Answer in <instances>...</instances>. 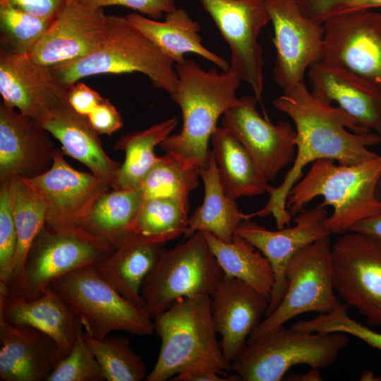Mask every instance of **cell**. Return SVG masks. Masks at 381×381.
<instances>
[{
    "mask_svg": "<svg viewBox=\"0 0 381 381\" xmlns=\"http://www.w3.org/2000/svg\"><path fill=\"white\" fill-rule=\"evenodd\" d=\"M328 216L320 204L296 214L293 227L271 231L250 219L239 225L236 234L259 250L268 259L274 272V283L265 316L278 306L285 294L286 270L291 258L305 246L330 236L324 223Z\"/></svg>",
    "mask_w": 381,
    "mask_h": 381,
    "instance_id": "ac0fdd59",
    "label": "cell"
},
{
    "mask_svg": "<svg viewBox=\"0 0 381 381\" xmlns=\"http://www.w3.org/2000/svg\"><path fill=\"white\" fill-rule=\"evenodd\" d=\"M0 94L6 106L38 121L69 104L68 88L49 67L28 54L1 48Z\"/></svg>",
    "mask_w": 381,
    "mask_h": 381,
    "instance_id": "e0dca14e",
    "label": "cell"
},
{
    "mask_svg": "<svg viewBox=\"0 0 381 381\" xmlns=\"http://www.w3.org/2000/svg\"><path fill=\"white\" fill-rule=\"evenodd\" d=\"M36 119L0 102V183L32 179L52 166L56 147Z\"/></svg>",
    "mask_w": 381,
    "mask_h": 381,
    "instance_id": "d6986e66",
    "label": "cell"
},
{
    "mask_svg": "<svg viewBox=\"0 0 381 381\" xmlns=\"http://www.w3.org/2000/svg\"><path fill=\"white\" fill-rule=\"evenodd\" d=\"M69 0H0V4L9 5L30 14L56 18Z\"/></svg>",
    "mask_w": 381,
    "mask_h": 381,
    "instance_id": "f6af8a7d",
    "label": "cell"
},
{
    "mask_svg": "<svg viewBox=\"0 0 381 381\" xmlns=\"http://www.w3.org/2000/svg\"><path fill=\"white\" fill-rule=\"evenodd\" d=\"M90 123L99 134L111 135L123 127L120 113L112 103L104 98L87 116Z\"/></svg>",
    "mask_w": 381,
    "mask_h": 381,
    "instance_id": "7bdbcfd3",
    "label": "cell"
},
{
    "mask_svg": "<svg viewBox=\"0 0 381 381\" xmlns=\"http://www.w3.org/2000/svg\"><path fill=\"white\" fill-rule=\"evenodd\" d=\"M79 317L85 332L103 339L113 331L150 335L154 321L145 309L126 299L105 278L97 264L73 270L49 286Z\"/></svg>",
    "mask_w": 381,
    "mask_h": 381,
    "instance_id": "52a82bcc",
    "label": "cell"
},
{
    "mask_svg": "<svg viewBox=\"0 0 381 381\" xmlns=\"http://www.w3.org/2000/svg\"><path fill=\"white\" fill-rule=\"evenodd\" d=\"M172 381H240L241 377L234 375H225L212 370H199L180 373L174 376Z\"/></svg>",
    "mask_w": 381,
    "mask_h": 381,
    "instance_id": "bcb514c9",
    "label": "cell"
},
{
    "mask_svg": "<svg viewBox=\"0 0 381 381\" xmlns=\"http://www.w3.org/2000/svg\"><path fill=\"white\" fill-rule=\"evenodd\" d=\"M106 239L82 226L54 228L44 224L28 251L20 279L0 294L18 300L42 296L58 277L76 268L98 264L115 250Z\"/></svg>",
    "mask_w": 381,
    "mask_h": 381,
    "instance_id": "ba28073f",
    "label": "cell"
},
{
    "mask_svg": "<svg viewBox=\"0 0 381 381\" xmlns=\"http://www.w3.org/2000/svg\"><path fill=\"white\" fill-rule=\"evenodd\" d=\"M349 231L364 234L381 240V210L355 224Z\"/></svg>",
    "mask_w": 381,
    "mask_h": 381,
    "instance_id": "7dc6e473",
    "label": "cell"
},
{
    "mask_svg": "<svg viewBox=\"0 0 381 381\" xmlns=\"http://www.w3.org/2000/svg\"><path fill=\"white\" fill-rule=\"evenodd\" d=\"M189 207L169 198L145 200L131 233L166 243L184 235L188 226Z\"/></svg>",
    "mask_w": 381,
    "mask_h": 381,
    "instance_id": "e575fe53",
    "label": "cell"
},
{
    "mask_svg": "<svg viewBox=\"0 0 381 381\" xmlns=\"http://www.w3.org/2000/svg\"><path fill=\"white\" fill-rule=\"evenodd\" d=\"M80 4L93 8H102L109 6H123L146 14L150 18L159 19L163 13L176 8V0H75Z\"/></svg>",
    "mask_w": 381,
    "mask_h": 381,
    "instance_id": "b9f144b4",
    "label": "cell"
},
{
    "mask_svg": "<svg viewBox=\"0 0 381 381\" xmlns=\"http://www.w3.org/2000/svg\"><path fill=\"white\" fill-rule=\"evenodd\" d=\"M153 321L161 347L147 381H165L180 373L199 370L226 375L232 370L217 339L210 296L179 299Z\"/></svg>",
    "mask_w": 381,
    "mask_h": 381,
    "instance_id": "277c9868",
    "label": "cell"
},
{
    "mask_svg": "<svg viewBox=\"0 0 381 381\" xmlns=\"http://www.w3.org/2000/svg\"><path fill=\"white\" fill-rule=\"evenodd\" d=\"M272 104L288 115L295 125L296 156L282 183L277 188L268 187L270 198L264 207L246 214V217L250 219L272 214L280 229L289 226L292 217L286 209V198L303 178L308 164L322 159L345 165L375 159L379 155L368 147L380 144L381 135L360 126L340 107L316 98L304 82L283 92Z\"/></svg>",
    "mask_w": 381,
    "mask_h": 381,
    "instance_id": "6da1fadb",
    "label": "cell"
},
{
    "mask_svg": "<svg viewBox=\"0 0 381 381\" xmlns=\"http://www.w3.org/2000/svg\"><path fill=\"white\" fill-rule=\"evenodd\" d=\"M309 18L320 23L346 12L381 8V0H298Z\"/></svg>",
    "mask_w": 381,
    "mask_h": 381,
    "instance_id": "60d3db41",
    "label": "cell"
},
{
    "mask_svg": "<svg viewBox=\"0 0 381 381\" xmlns=\"http://www.w3.org/2000/svg\"><path fill=\"white\" fill-rule=\"evenodd\" d=\"M376 196L377 199L381 202V176L378 180L376 188Z\"/></svg>",
    "mask_w": 381,
    "mask_h": 381,
    "instance_id": "681fc988",
    "label": "cell"
},
{
    "mask_svg": "<svg viewBox=\"0 0 381 381\" xmlns=\"http://www.w3.org/2000/svg\"><path fill=\"white\" fill-rule=\"evenodd\" d=\"M55 18L0 4L1 48L28 55Z\"/></svg>",
    "mask_w": 381,
    "mask_h": 381,
    "instance_id": "8d00e7d4",
    "label": "cell"
},
{
    "mask_svg": "<svg viewBox=\"0 0 381 381\" xmlns=\"http://www.w3.org/2000/svg\"><path fill=\"white\" fill-rule=\"evenodd\" d=\"M144 201L139 188L108 190L95 201L81 226L116 248L130 234Z\"/></svg>",
    "mask_w": 381,
    "mask_h": 381,
    "instance_id": "4dcf8cb0",
    "label": "cell"
},
{
    "mask_svg": "<svg viewBox=\"0 0 381 381\" xmlns=\"http://www.w3.org/2000/svg\"><path fill=\"white\" fill-rule=\"evenodd\" d=\"M224 276L206 239L197 231L186 242L164 248L142 286L145 309L154 319L179 299L211 297Z\"/></svg>",
    "mask_w": 381,
    "mask_h": 381,
    "instance_id": "9c48e42d",
    "label": "cell"
},
{
    "mask_svg": "<svg viewBox=\"0 0 381 381\" xmlns=\"http://www.w3.org/2000/svg\"><path fill=\"white\" fill-rule=\"evenodd\" d=\"M83 337L99 362L107 381L146 380L147 368L128 338L107 335L97 339L85 332Z\"/></svg>",
    "mask_w": 381,
    "mask_h": 381,
    "instance_id": "d590c367",
    "label": "cell"
},
{
    "mask_svg": "<svg viewBox=\"0 0 381 381\" xmlns=\"http://www.w3.org/2000/svg\"><path fill=\"white\" fill-rule=\"evenodd\" d=\"M311 93L328 104L336 102L357 123L381 135V94L351 75L320 62L308 68Z\"/></svg>",
    "mask_w": 381,
    "mask_h": 381,
    "instance_id": "cb8c5ba5",
    "label": "cell"
},
{
    "mask_svg": "<svg viewBox=\"0 0 381 381\" xmlns=\"http://www.w3.org/2000/svg\"><path fill=\"white\" fill-rule=\"evenodd\" d=\"M0 314L13 325L32 327L49 335L56 342L62 359L70 353L83 325L77 314L49 286L42 296L31 301L0 294Z\"/></svg>",
    "mask_w": 381,
    "mask_h": 381,
    "instance_id": "603a6c76",
    "label": "cell"
},
{
    "mask_svg": "<svg viewBox=\"0 0 381 381\" xmlns=\"http://www.w3.org/2000/svg\"><path fill=\"white\" fill-rule=\"evenodd\" d=\"M231 52L229 69L247 83L261 100L264 60L258 37L270 21L263 0H198Z\"/></svg>",
    "mask_w": 381,
    "mask_h": 381,
    "instance_id": "4fadbf2b",
    "label": "cell"
},
{
    "mask_svg": "<svg viewBox=\"0 0 381 381\" xmlns=\"http://www.w3.org/2000/svg\"><path fill=\"white\" fill-rule=\"evenodd\" d=\"M83 325L68 356L59 361L47 381H103L102 369L83 337Z\"/></svg>",
    "mask_w": 381,
    "mask_h": 381,
    "instance_id": "f35d334b",
    "label": "cell"
},
{
    "mask_svg": "<svg viewBox=\"0 0 381 381\" xmlns=\"http://www.w3.org/2000/svg\"><path fill=\"white\" fill-rule=\"evenodd\" d=\"M211 140L219 180L227 196L236 200L267 193L269 180L229 130L217 127Z\"/></svg>",
    "mask_w": 381,
    "mask_h": 381,
    "instance_id": "f1b7e54d",
    "label": "cell"
},
{
    "mask_svg": "<svg viewBox=\"0 0 381 381\" xmlns=\"http://www.w3.org/2000/svg\"><path fill=\"white\" fill-rule=\"evenodd\" d=\"M286 290L278 306L266 315L250 334L247 342L284 325L303 313H329L341 303L333 284L329 236L301 249L286 270Z\"/></svg>",
    "mask_w": 381,
    "mask_h": 381,
    "instance_id": "30bf717a",
    "label": "cell"
},
{
    "mask_svg": "<svg viewBox=\"0 0 381 381\" xmlns=\"http://www.w3.org/2000/svg\"><path fill=\"white\" fill-rule=\"evenodd\" d=\"M274 28L275 83L288 91L304 82L306 71L320 61L323 23L306 17L296 0H263Z\"/></svg>",
    "mask_w": 381,
    "mask_h": 381,
    "instance_id": "5bb4252c",
    "label": "cell"
},
{
    "mask_svg": "<svg viewBox=\"0 0 381 381\" xmlns=\"http://www.w3.org/2000/svg\"><path fill=\"white\" fill-rule=\"evenodd\" d=\"M104 98L83 83L77 82L68 88V102L78 114L87 116Z\"/></svg>",
    "mask_w": 381,
    "mask_h": 381,
    "instance_id": "ee69618b",
    "label": "cell"
},
{
    "mask_svg": "<svg viewBox=\"0 0 381 381\" xmlns=\"http://www.w3.org/2000/svg\"><path fill=\"white\" fill-rule=\"evenodd\" d=\"M176 125V118H171L144 131L123 135L117 140L114 148L123 151L125 159L113 189L140 187L159 159L155 147L170 135Z\"/></svg>",
    "mask_w": 381,
    "mask_h": 381,
    "instance_id": "1f68e13d",
    "label": "cell"
},
{
    "mask_svg": "<svg viewBox=\"0 0 381 381\" xmlns=\"http://www.w3.org/2000/svg\"><path fill=\"white\" fill-rule=\"evenodd\" d=\"M381 176V155L356 164H339L322 159L312 163L306 175L290 190L286 209L296 216L315 198L322 196V207L334 211L324 223L331 234H344L357 222L381 210L376 188Z\"/></svg>",
    "mask_w": 381,
    "mask_h": 381,
    "instance_id": "3957f363",
    "label": "cell"
},
{
    "mask_svg": "<svg viewBox=\"0 0 381 381\" xmlns=\"http://www.w3.org/2000/svg\"><path fill=\"white\" fill-rule=\"evenodd\" d=\"M62 359L56 342L32 327L13 325L0 314V379L47 381Z\"/></svg>",
    "mask_w": 381,
    "mask_h": 381,
    "instance_id": "7402d4cb",
    "label": "cell"
},
{
    "mask_svg": "<svg viewBox=\"0 0 381 381\" xmlns=\"http://www.w3.org/2000/svg\"><path fill=\"white\" fill-rule=\"evenodd\" d=\"M107 17L102 8L69 0L28 56L49 68L84 58L99 44Z\"/></svg>",
    "mask_w": 381,
    "mask_h": 381,
    "instance_id": "ffe728a7",
    "label": "cell"
},
{
    "mask_svg": "<svg viewBox=\"0 0 381 381\" xmlns=\"http://www.w3.org/2000/svg\"><path fill=\"white\" fill-rule=\"evenodd\" d=\"M320 63L344 71L381 94V13H343L324 23Z\"/></svg>",
    "mask_w": 381,
    "mask_h": 381,
    "instance_id": "8fae6325",
    "label": "cell"
},
{
    "mask_svg": "<svg viewBox=\"0 0 381 381\" xmlns=\"http://www.w3.org/2000/svg\"><path fill=\"white\" fill-rule=\"evenodd\" d=\"M200 176L204 184V200L190 217L184 237L188 238L197 231H207L224 242H230L246 220V213L238 208L235 199L225 194L212 150L207 164L200 169Z\"/></svg>",
    "mask_w": 381,
    "mask_h": 381,
    "instance_id": "83f0119b",
    "label": "cell"
},
{
    "mask_svg": "<svg viewBox=\"0 0 381 381\" xmlns=\"http://www.w3.org/2000/svg\"><path fill=\"white\" fill-rule=\"evenodd\" d=\"M18 248V235L9 201L8 182L0 183V288L11 284Z\"/></svg>",
    "mask_w": 381,
    "mask_h": 381,
    "instance_id": "ab89813d",
    "label": "cell"
},
{
    "mask_svg": "<svg viewBox=\"0 0 381 381\" xmlns=\"http://www.w3.org/2000/svg\"><path fill=\"white\" fill-rule=\"evenodd\" d=\"M320 369L310 368L305 374H289L285 375L288 380L291 381H320L322 378L320 375Z\"/></svg>",
    "mask_w": 381,
    "mask_h": 381,
    "instance_id": "c3c4849f",
    "label": "cell"
},
{
    "mask_svg": "<svg viewBox=\"0 0 381 381\" xmlns=\"http://www.w3.org/2000/svg\"><path fill=\"white\" fill-rule=\"evenodd\" d=\"M57 148L51 167L44 174L22 178L46 206V224L54 228L81 226L98 198L109 190V183L92 172L70 165Z\"/></svg>",
    "mask_w": 381,
    "mask_h": 381,
    "instance_id": "9a60e30c",
    "label": "cell"
},
{
    "mask_svg": "<svg viewBox=\"0 0 381 381\" xmlns=\"http://www.w3.org/2000/svg\"><path fill=\"white\" fill-rule=\"evenodd\" d=\"M333 284L349 308L381 328V240L348 231L332 246Z\"/></svg>",
    "mask_w": 381,
    "mask_h": 381,
    "instance_id": "7c38bea8",
    "label": "cell"
},
{
    "mask_svg": "<svg viewBox=\"0 0 381 381\" xmlns=\"http://www.w3.org/2000/svg\"><path fill=\"white\" fill-rule=\"evenodd\" d=\"M349 307L339 303L335 310L318 314L310 320H300L291 325L295 329L318 332H341L353 336L381 353V333L351 318Z\"/></svg>",
    "mask_w": 381,
    "mask_h": 381,
    "instance_id": "74e56055",
    "label": "cell"
},
{
    "mask_svg": "<svg viewBox=\"0 0 381 381\" xmlns=\"http://www.w3.org/2000/svg\"><path fill=\"white\" fill-rule=\"evenodd\" d=\"M200 169L171 155L159 157L138 188L145 200L169 198L189 207L188 196L199 183Z\"/></svg>",
    "mask_w": 381,
    "mask_h": 381,
    "instance_id": "836d02e7",
    "label": "cell"
},
{
    "mask_svg": "<svg viewBox=\"0 0 381 381\" xmlns=\"http://www.w3.org/2000/svg\"><path fill=\"white\" fill-rule=\"evenodd\" d=\"M39 122L60 142L64 155L83 164L114 188L121 164L106 153L87 116L77 113L68 104Z\"/></svg>",
    "mask_w": 381,
    "mask_h": 381,
    "instance_id": "d4e9b609",
    "label": "cell"
},
{
    "mask_svg": "<svg viewBox=\"0 0 381 381\" xmlns=\"http://www.w3.org/2000/svg\"><path fill=\"white\" fill-rule=\"evenodd\" d=\"M165 243L130 234L97 266L105 278L127 300L145 309L141 289Z\"/></svg>",
    "mask_w": 381,
    "mask_h": 381,
    "instance_id": "4316f807",
    "label": "cell"
},
{
    "mask_svg": "<svg viewBox=\"0 0 381 381\" xmlns=\"http://www.w3.org/2000/svg\"><path fill=\"white\" fill-rule=\"evenodd\" d=\"M125 18L153 41L175 64L184 61L185 54L193 53L213 63L223 71L229 69L230 65L225 59L203 46L199 35V23L181 8L176 7L166 13L164 21L135 13H129Z\"/></svg>",
    "mask_w": 381,
    "mask_h": 381,
    "instance_id": "484cf974",
    "label": "cell"
},
{
    "mask_svg": "<svg viewBox=\"0 0 381 381\" xmlns=\"http://www.w3.org/2000/svg\"><path fill=\"white\" fill-rule=\"evenodd\" d=\"M258 100L243 96L222 116V127L241 143L269 181L294 162L296 133L289 122L273 124L256 109Z\"/></svg>",
    "mask_w": 381,
    "mask_h": 381,
    "instance_id": "2e32d148",
    "label": "cell"
},
{
    "mask_svg": "<svg viewBox=\"0 0 381 381\" xmlns=\"http://www.w3.org/2000/svg\"><path fill=\"white\" fill-rule=\"evenodd\" d=\"M175 62L125 17L108 16L102 39L91 54L51 71L66 88L85 77L141 73L152 85L172 95L178 75Z\"/></svg>",
    "mask_w": 381,
    "mask_h": 381,
    "instance_id": "5b68a950",
    "label": "cell"
},
{
    "mask_svg": "<svg viewBox=\"0 0 381 381\" xmlns=\"http://www.w3.org/2000/svg\"><path fill=\"white\" fill-rule=\"evenodd\" d=\"M8 190L11 210L18 235V248L11 286L20 279L30 248L46 223V206L22 178L12 179L8 182Z\"/></svg>",
    "mask_w": 381,
    "mask_h": 381,
    "instance_id": "d6a6232c",
    "label": "cell"
},
{
    "mask_svg": "<svg viewBox=\"0 0 381 381\" xmlns=\"http://www.w3.org/2000/svg\"><path fill=\"white\" fill-rule=\"evenodd\" d=\"M348 334L298 330L284 325L247 342L232 361L242 381H280L294 365L331 367L349 344Z\"/></svg>",
    "mask_w": 381,
    "mask_h": 381,
    "instance_id": "8992f818",
    "label": "cell"
},
{
    "mask_svg": "<svg viewBox=\"0 0 381 381\" xmlns=\"http://www.w3.org/2000/svg\"><path fill=\"white\" fill-rule=\"evenodd\" d=\"M178 83L171 99L181 108V132L168 136L159 145L165 153L199 169L209 160V140L217 123L238 100L236 91L241 80L231 69L218 72L202 69L195 61L175 64Z\"/></svg>",
    "mask_w": 381,
    "mask_h": 381,
    "instance_id": "7a4b0ae2",
    "label": "cell"
},
{
    "mask_svg": "<svg viewBox=\"0 0 381 381\" xmlns=\"http://www.w3.org/2000/svg\"><path fill=\"white\" fill-rule=\"evenodd\" d=\"M268 306L269 300L244 282L225 275L221 279L210 297V313L229 363L231 364L246 346Z\"/></svg>",
    "mask_w": 381,
    "mask_h": 381,
    "instance_id": "44dd1931",
    "label": "cell"
},
{
    "mask_svg": "<svg viewBox=\"0 0 381 381\" xmlns=\"http://www.w3.org/2000/svg\"><path fill=\"white\" fill-rule=\"evenodd\" d=\"M200 232L225 276L244 282L270 301L274 274L270 261L259 250L237 234L230 242H224L211 233Z\"/></svg>",
    "mask_w": 381,
    "mask_h": 381,
    "instance_id": "f546056e",
    "label": "cell"
}]
</instances>
